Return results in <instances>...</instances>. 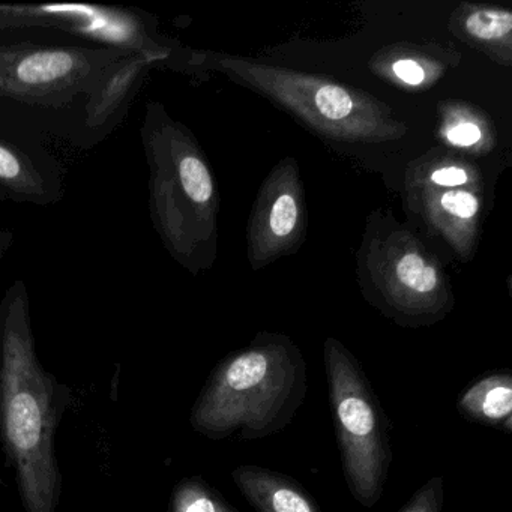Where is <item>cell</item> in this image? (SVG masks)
<instances>
[{
	"instance_id": "1",
	"label": "cell",
	"mask_w": 512,
	"mask_h": 512,
	"mask_svg": "<svg viewBox=\"0 0 512 512\" xmlns=\"http://www.w3.org/2000/svg\"><path fill=\"white\" fill-rule=\"evenodd\" d=\"M68 403L70 389L38 358L28 287L14 281L0 299V443L26 512L58 511L55 434Z\"/></svg>"
},
{
	"instance_id": "2",
	"label": "cell",
	"mask_w": 512,
	"mask_h": 512,
	"mask_svg": "<svg viewBox=\"0 0 512 512\" xmlns=\"http://www.w3.org/2000/svg\"><path fill=\"white\" fill-rule=\"evenodd\" d=\"M307 394V362L298 344L259 332L218 362L194 401L190 424L211 440L265 439L293 421Z\"/></svg>"
},
{
	"instance_id": "3",
	"label": "cell",
	"mask_w": 512,
	"mask_h": 512,
	"mask_svg": "<svg viewBox=\"0 0 512 512\" xmlns=\"http://www.w3.org/2000/svg\"><path fill=\"white\" fill-rule=\"evenodd\" d=\"M149 170V212L173 260L190 274L214 266L220 196L206 155L191 130L158 101L140 127Z\"/></svg>"
},
{
	"instance_id": "4",
	"label": "cell",
	"mask_w": 512,
	"mask_h": 512,
	"mask_svg": "<svg viewBox=\"0 0 512 512\" xmlns=\"http://www.w3.org/2000/svg\"><path fill=\"white\" fill-rule=\"evenodd\" d=\"M215 70L286 110L296 121L331 142L377 145L406 136L388 104L367 92L316 74L263 64L241 56L179 50L175 70Z\"/></svg>"
},
{
	"instance_id": "5",
	"label": "cell",
	"mask_w": 512,
	"mask_h": 512,
	"mask_svg": "<svg viewBox=\"0 0 512 512\" xmlns=\"http://www.w3.org/2000/svg\"><path fill=\"white\" fill-rule=\"evenodd\" d=\"M356 280L365 301L401 328H428L455 307L451 281L421 236L386 211L367 217L356 251Z\"/></svg>"
},
{
	"instance_id": "6",
	"label": "cell",
	"mask_w": 512,
	"mask_h": 512,
	"mask_svg": "<svg viewBox=\"0 0 512 512\" xmlns=\"http://www.w3.org/2000/svg\"><path fill=\"white\" fill-rule=\"evenodd\" d=\"M323 358L344 479L353 499L373 508L382 499L392 463L388 416L358 359L341 341L326 338Z\"/></svg>"
},
{
	"instance_id": "7",
	"label": "cell",
	"mask_w": 512,
	"mask_h": 512,
	"mask_svg": "<svg viewBox=\"0 0 512 512\" xmlns=\"http://www.w3.org/2000/svg\"><path fill=\"white\" fill-rule=\"evenodd\" d=\"M133 52L137 50L0 43V97L61 109L80 95L88 97L107 68Z\"/></svg>"
},
{
	"instance_id": "8",
	"label": "cell",
	"mask_w": 512,
	"mask_h": 512,
	"mask_svg": "<svg viewBox=\"0 0 512 512\" xmlns=\"http://www.w3.org/2000/svg\"><path fill=\"white\" fill-rule=\"evenodd\" d=\"M50 28L88 38L98 46L124 47L167 56L173 47L134 11L86 4L0 5V31Z\"/></svg>"
},
{
	"instance_id": "9",
	"label": "cell",
	"mask_w": 512,
	"mask_h": 512,
	"mask_svg": "<svg viewBox=\"0 0 512 512\" xmlns=\"http://www.w3.org/2000/svg\"><path fill=\"white\" fill-rule=\"evenodd\" d=\"M308 211L295 158L281 160L257 193L247 232L248 262L254 271L299 251L307 239Z\"/></svg>"
},
{
	"instance_id": "10",
	"label": "cell",
	"mask_w": 512,
	"mask_h": 512,
	"mask_svg": "<svg viewBox=\"0 0 512 512\" xmlns=\"http://www.w3.org/2000/svg\"><path fill=\"white\" fill-rule=\"evenodd\" d=\"M407 208L419 215L431 232L439 235L461 262H470L478 247L481 199L473 188L434 187L407 175Z\"/></svg>"
},
{
	"instance_id": "11",
	"label": "cell",
	"mask_w": 512,
	"mask_h": 512,
	"mask_svg": "<svg viewBox=\"0 0 512 512\" xmlns=\"http://www.w3.org/2000/svg\"><path fill=\"white\" fill-rule=\"evenodd\" d=\"M158 64L166 65V58L155 53L133 52L110 65L88 95L85 109L88 133L98 140L109 134L127 115L149 68Z\"/></svg>"
},
{
	"instance_id": "12",
	"label": "cell",
	"mask_w": 512,
	"mask_h": 512,
	"mask_svg": "<svg viewBox=\"0 0 512 512\" xmlns=\"http://www.w3.org/2000/svg\"><path fill=\"white\" fill-rule=\"evenodd\" d=\"M62 196L59 178L46 172L16 143L0 137V199L49 206Z\"/></svg>"
},
{
	"instance_id": "13",
	"label": "cell",
	"mask_w": 512,
	"mask_h": 512,
	"mask_svg": "<svg viewBox=\"0 0 512 512\" xmlns=\"http://www.w3.org/2000/svg\"><path fill=\"white\" fill-rule=\"evenodd\" d=\"M232 479L257 512H322L301 484L275 470L242 464Z\"/></svg>"
},
{
	"instance_id": "14",
	"label": "cell",
	"mask_w": 512,
	"mask_h": 512,
	"mask_svg": "<svg viewBox=\"0 0 512 512\" xmlns=\"http://www.w3.org/2000/svg\"><path fill=\"white\" fill-rule=\"evenodd\" d=\"M451 31L499 64L506 67L512 64L511 11L461 5L452 14Z\"/></svg>"
},
{
	"instance_id": "15",
	"label": "cell",
	"mask_w": 512,
	"mask_h": 512,
	"mask_svg": "<svg viewBox=\"0 0 512 512\" xmlns=\"http://www.w3.org/2000/svg\"><path fill=\"white\" fill-rule=\"evenodd\" d=\"M463 418L485 427L512 433V376L508 370L478 377L457 400Z\"/></svg>"
},
{
	"instance_id": "16",
	"label": "cell",
	"mask_w": 512,
	"mask_h": 512,
	"mask_svg": "<svg viewBox=\"0 0 512 512\" xmlns=\"http://www.w3.org/2000/svg\"><path fill=\"white\" fill-rule=\"evenodd\" d=\"M170 512H238L226 497L199 476L185 478L173 488Z\"/></svg>"
},
{
	"instance_id": "17",
	"label": "cell",
	"mask_w": 512,
	"mask_h": 512,
	"mask_svg": "<svg viewBox=\"0 0 512 512\" xmlns=\"http://www.w3.org/2000/svg\"><path fill=\"white\" fill-rule=\"evenodd\" d=\"M445 113L443 134L452 146L469 149L484 142L487 122H478L476 113H469V109H448Z\"/></svg>"
},
{
	"instance_id": "18",
	"label": "cell",
	"mask_w": 512,
	"mask_h": 512,
	"mask_svg": "<svg viewBox=\"0 0 512 512\" xmlns=\"http://www.w3.org/2000/svg\"><path fill=\"white\" fill-rule=\"evenodd\" d=\"M409 175L416 176L434 187L461 188L467 185L476 187L475 169L457 160L439 164L427 173L422 172L419 167H416V170L409 169Z\"/></svg>"
},
{
	"instance_id": "19",
	"label": "cell",
	"mask_w": 512,
	"mask_h": 512,
	"mask_svg": "<svg viewBox=\"0 0 512 512\" xmlns=\"http://www.w3.org/2000/svg\"><path fill=\"white\" fill-rule=\"evenodd\" d=\"M443 502L445 484L442 476L437 475L418 488L400 512H442Z\"/></svg>"
},
{
	"instance_id": "20",
	"label": "cell",
	"mask_w": 512,
	"mask_h": 512,
	"mask_svg": "<svg viewBox=\"0 0 512 512\" xmlns=\"http://www.w3.org/2000/svg\"><path fill=\"white\" fill-rule=\"evenodd\" d=\"M413 52L415 55L395 56L394 62L389 65V71L403 85L419 88V86L425 85L430 77L424 65L419 62L427 55L422 53V49H415Z\"/></svg>"
},
{
	"instance_id": "21",
	"label": "cell",
	"mask_w": 512,
	"mask_h": 512,
	"mask_svg": "<svg viewBox=\"0 0 512 512\" xmlns=\"http://www.w3.org/2000/svg\"><path fill=\"white\" fill-rule=\"evenodd\" d=\"M14 244V233L11 230L2 229L0 227V260L4 259L7 256L10 248L13 247Z\"/></svg>"
}]
</instances>
